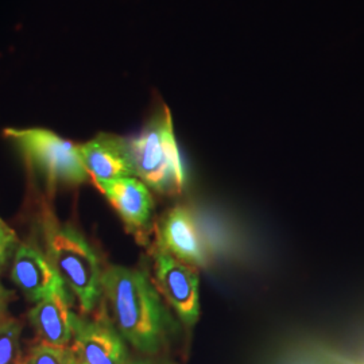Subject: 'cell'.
Segmentation results:
<instances>
[{
	"instance_id": "ac0fdd59",
	"label": "cell",
	"mask_w": 364,
	"mask_h": 364,
	"mask_svg": "<svg viewBox=\"0 0 364 364\" xmlns=\"http://www.w3.org/2000/svg\"><path fill=\"white\" fill-rule=\"evenodd\" d=\"M81 364H84V363H81Z\"/></svg>"
},
{
	"instance_id": "277c9868",
	"label": "cell",
	"mask_w": 364,
	"mask_h": 364,
	"mask_svg": "<svg viewBox=\"0 0 364 364\" xmlns=\"http://www.w3.org/2000/svg\"><path fill=\"white\" fill-rule=\"evenodd\" d=\"M4 136L13 142L25 158L28 168L48 185H81L91 177L73 144L46 129H6Z\"/></svg>"
},
{
	"instance_id": "9c48e42d",
	"label": "cell",
	"mask_w": 364,
	"mask_h": 364,
	"mask_svg": "<svg viewBox=\"0 0 364 364\" xmlns=\"http://www.w3.org/2000/svg\"><path fill=\"white\" fill-rule=\"evenodd\" d=\"M80 154L95 183L135 177L127 138L100 132L80 144Z\"/></svg>"
},
{
	"instance_id": "3957f363",
	"label": "cell",
	"mask_w": 364,
	"mask_h": 364,
	"mask_svg": "<svg viewBox=\"0 0 364 364\" xmlns=\"http://www.w3.org/2000/svg\"><path fill=\"white\" fill-rule=\"evenodd\" d=\"M135 177L161 195H180L186 176L166 105L159 107L144 129L127 138Z\"/></svg>"
},
{
	"instance_id": "52a82bcc",
	"label": "cell",
	"mask_w": 364,
	"mask_h": 364,
	"mask_svg": "<svg viewBox=\"0 0 364 364\" xmlns=\"http://www.w3.org/2000/svg\"><path fill=\"white\" fill-rule=\"evenodd\" d=\"M11 278L25 297L33 302L53 294L68 293V287L46 252L31 243L18 245L14 252Z\"/></svg>"
},
{
	"instance_id": "30bf717a",
	"label": "cell",
	"mask_w": 364,
	"mask_h": 364,
	"mask_svg": "<svg viewBox=\"0 0 364 364\" xmlns=\"http://www.w3.org/2000/svg\"><path fill=\"white\" fill-rule=\"evenodd\" d=\"M117 209L127 230L139 236L146 232L154 213L151 191L136 177L119 178L95 183Z\"/></svg>"
},
{
	"instance_id": "8fae6325",
	"label": "cell",
	"mask_w": 364,
	"mask_h": 364,
	"mask_svg": "<svg viewBox=\"0 0 364 364\" xmlns=\"http://www.w3.org/2000/svg\"><path fill=\"white\" fill-rule=\"evenodd\" d=\"M69 291L41 299L28 312V320L37 331L42 343L66 347L73 341V318Z\"/></svg>"
},
{
	"instance_id": "2e32d148",
	"label": "cell",
	"mask_w": 364,
	"mask_h": 364,
	"mask_svg": "<svg viewBox=\"0 0 364 364\" xmlns=\"http://www.w3.org/2000/svg\"><path fill=\"white\" fill-rule=\"evenodd\" d=\"M129 364H166L161 363V362H156V360H151V359H136V360H130Z\"/></svg>"
},
{
	"instance_id": "7a4b0ae2",
	"label": "cell",
	"mask_w": 364,
	"mask_h": 364,
	"mask_svg": "<svg viewBox=\"0 0 364 364\" xmlns=\"http://www.w3.org/2000/svg\"><path fill=\"white\" fill-rule=\"evenodd\" d=\"M42 231L45 252L66 287L77 297L81 309L90 313L103 294L102 259L87 237L73 225L45 213Z\"/></svg>"
},
{
	"instance_id": "8992f818",
	"label": "cell",
	"mask_w": 364,
	"mask_h": 364,
	"mask_svg": "<svg viewBox=\"0 0 364 364\" xmlns=\"http://www.w3.org/2000/svg\"><path fill=\"white\" fill-rule=\"evenodd\" d=\"M73 350L81 363H130L124 338L120 336L107 316L87 320L76 314L73 318Z\"/></svg>"
},
{
	"instance_id": "5b68a950",
	"label": "cell",
	"mask_w": 364,
	"mask_h": 364,
	"mask_svg": "<svg viewBox=\"0 0 364 364\" xmlns=\"http://www.w3.org/2000/svg\"><path fill=\"white\" fill-rule=\"evenodd\" d=\"M156 287L185 326H193L200 317L198 274L195 267L156 248L154 254Z\"/></svg>"
},
{
	"instance_id": "ba28073f",
	"label": "cell",
	"mask_w": 364,
	"mask_h": 364,
	"mask_svg": "<svg viewBox=\"0 0 364 364\" xmlns=\"http://www.w3.org/2000/svg\"><path fill=\"white\" fill-rule=\"evenodd\" d=\"M158 248L192 267L208 264V251L192 212L177 205L168 210L158 225Z\"/></svg>"
},
{
	"instance_id": "9a60e30c",
	"label": "cell",
	"mask_w": 364,
	"mask_h": 364,
	"mask_svg": "<svg viewBox=\"0 0 364 364\" xmlns=\"http://www.w3.org/2000/svg\"><path fill=\"white\" fill-rule=\"evenodd\" d=\"M1 270V269H0ZM14 299L13 291L7 290L6 287H3L1 281H0V323L3 320H6V313H7V308L10 301Z\"/></svg>"
},
{
	"instance_id": "7c38bea8",
	"label": "cell",
	"mask_w": 364,
	"mask_h": 364,
	"mask_svg": "<svg viewBox=\"0 0 364 364\" xmlns=\"http://www.w3.org/2000/svg\"><path fill=\"white\" fill-rule=\"evenodd\" d=\"M22 324L15 318L0 323V364H22L21 362Z\"/></svg>"
},
{
	"instance_id": "5bb4252c",
	"label": "cell",
	"mask_w": 364,
	"mask_h": 364,
	"mask_svg": "<svg viewBox=\"0 0 364 364\" xmlns=\"http://www.w3.org/2000/svg\"><path fill=\"white\" fill-rule=\"evenodd\" d=\"M18 245V235L0 218V269L13 257Z\"/></svg>"
},
{
	"instance_id": "e0dca14e",
	"label": "cell",
	"mask_w": 364,
	"mask_h": 364,
	"mask_svg": "<svg viewBox=\"0 0 364 364\" xmlns=\"http://www.w3.org/2000/svg\"><path fill=\"white\" fill-rule=\"evenodd\" d=\"M335 364H348V363H344V362H338V363H335Z\"/></svg>"
},
{
	"instance_id": "6da1fadb",
	"label": "cell",
	"mask_w": 364,
	"mask_h": 364,
	"mask_svg": "<svg viewBox=\"0 0 364 364\" xmlns=\"http://www.w3.org/2000/svg\"><path fill=\"white\" fill-rule=\"evenodd\" d=\"M103 294L124 341L146 355H156L165 347L176 323L147 274L109 266L103 274Z\"/></svg>"
},
{
	"instance_id": "4fadbf2b",
	"label": "cell",
	"mask_w": 364,
	"mask_h": 364,
	"mask_svg": "<svg viewBox=\"0 0 364 364\" xmlns=\"http://www.w3.org/2000/svg\"><path fill=\"white\" fill-rule=\"evenodd\" d=\"M26 364H81L75 350L41 343L30 351Z\"/></svg>"
}]
</instances>
